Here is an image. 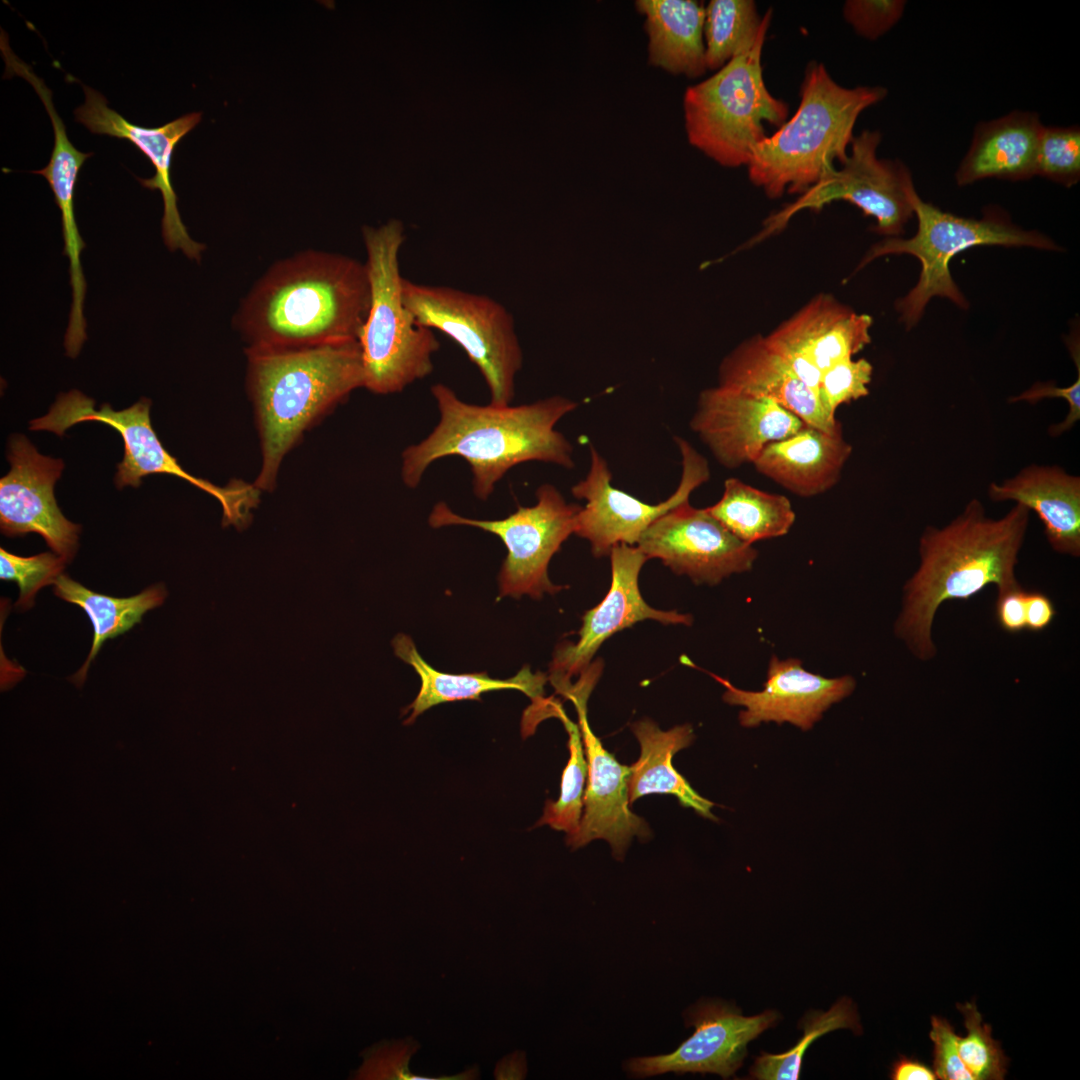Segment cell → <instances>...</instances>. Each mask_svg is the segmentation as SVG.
Masks as SVG:
<instances>
[{"mask_svg": "<svg viewBox=\"0 0 1080 1080\" xmlns=\"http://www.w3.org/2000/svg\"><path fill=\"white\" fill-rule=\"evenodd\" d=\"M7 459L11 468L0 479L1 532L9 537L37 533L54 553L72 560L81 527L65 518L54 496L63 461L40 454L21 434L9 440Z\"/></svg>", "mask_w": 1080, "mask_h": 1080, "instance_id": "cell-17", "label": "cell"}, {"mask_svg": "<svg viewBox=\"0 0 1080 1080\" xmlns=\"http://www.w3.org/2000/svg\"><path fill=\"white\" fill-rule=\"evenodd\" d=\"M851 453L841 423L832 431L804 424L794 435L766 445L753 465L790 492L812 497L836 485Z\"/></svg>", "mask_w": 1080, "mask_h": 1080, "instance_id": "cell-26", "label": "cell"}, {"mask_svg": "<svg viewBox=\"0 0 1080 1080\" xmlns=\"http://www.w3.org/2000/svg\"><path fill=\"white\" fill-rule=\"evenodd\" d=\"M85 102L75 109V120L90 132L126 139L135 145L155 168V175L138 178L149 190H159L163 198L162 237L170 251L181 250L189 259L201 260L206 246L193 240L184 225L174 191L170 167L177 143L200 121L202 114L192 112L160 127L146 128L127 121L111 109L106 98L93 88L83 85Z\"/></svg>", "mask_w": 1080, "mask_h": 1080, "instance_id": "cell-21", "label": "cell"}, {"mask_svg": "<svg viewBox=\"0 0 1080 1080\" xmlns=\"http://www.w3.org/2000/svg\"><path fill=\"white\" fill-rule=\"evenodd\" d=\"M804 423L776 402L716 386L699 394L690 427L718 463H752L769 443L794 435Z\"/></svg>", "mask_w": 1080, "mask_h": 1080, "instance_id": "cell-19", "label": "cell"}, {"mask_svg": "<svg viewBox=\"0 0 1080 1080\" xmlns=\"http://www.w3.org/2000/svg\"><path fill=\"white\" fill-rule=\"evenodd\" d=\"M871 363L860 358L844 359L823 373L820 382V396L825 409L832 418L842 404H848L869 394L868 385L872 380Z\"/></svg>", "mask_w": 1080, "mask_h": 1080, "instance_id": "cell-39", "label": "cell"}, {"mask_svg": "<svg viewBox=\"0 0 1080 1080\" xmlns=\"http://www.w3.org/2000/svg\"><path fill=\"white\" fill-rule=\"evenodd\" d=\"M609 555L610 590L597 606L584 614L579 640L560 645L550 665V681L560 694L572 685L573 676L588 669L596 651L614 633L646 619L665 625L692 624L689 614L657 610L645 602L638 587V576L648 559L637 546L619 544Z\"/></svg>", "mask_w": 1080, "mask_h": 1080, "instance_id": "cell-18", "label": "cell"}, {"mask_svg": "<svg viewBox=\"0 0 1080 1080\" xmlns=\"http://www.w3.org/2000/svg\"><path fill=\"white\" fill-rule=\"evenodd\" d=\"M778 1019L779 1014L773 1010L743 1016L727 1003L703 1000L685 1012L686 1025L695 1030L675 1051L629 1059L624 1069L635 1078L673 1072L713 1073L726 1079L741 1067L749 1042L774 1027Z\"/></svg>", "mask_w": 1080, "mask_h": 1080, "instance_id": "cell-15", "label": "cell"}, {"mask_svg": "<svg viewBox=\"0 0 1080 1080\" xmlns=\"http://www.w3.org/2000/svg\"><path fill=\"white\" fill-rule=\"evenodd\" d=\"M881 140L877 130H863L854 136L842 167L832 168L794 202L769 216L757 239L783 229L801 210L817 212L836 200L850 202L875 218V232L887 237L902 234L914 215L909 196L914 184L908 167L900 160L878 158Z\"/></svg>", "mask_w": 1080, "mask_h": 1080, "instance_id": "cell-12", "label": "cell"}, {"mask_svg": "<svg viewBox=\"0 0 1080 1080\" xmlns=\"http://www.w3.org/2000/svg\"><path fill=\"white\" fill-rule=\"evenodd\" d=\"M909 196L918 222L915 235L885 238L870 248L858 266L860 269L878 257L893 254L912 255L920 261L916 285L896 302L900 320L908 329L917 324L933 297L948 298L962 309L968 307L949 269L951 259L962 251L983 245L1059 249L1038 231L1016 226L1003 212L989 211L981 219L965 218L923 201L915 187Z\"/></svg>", "mask_w": 1080, "mask_h": 1080, "instance_id": "cell-8", "label": "cell"}, {"mask_svg": "<svg viewBox=\"0 0 1080 1080\" xmlns=\"http://www.w3.org/2000/svg\"><path fill=\"white\" fill-rule=\"evenodd\" d=\"M762 17L752 0H711L703 27L706 68L717 71L734 58L757 35Z\"/></svg>", "mask_w": 1080, "mask_h": 1080, "instance_id": "cell-34", "label": "cell"}, {"mask_svg": "<svg viewBox=\"0 0 1080 1080\" xmlns=\"http://www.w3.org/2000/svg\"><path fill=\"white\" fill-rule=\"evenodd\" d=\"M637 547L647 559L657 558L676 574L695 583L716 585L734 573L749 571L757 551L727 530L707 509L686 500L656 519Z\"/></svg>", "mask_w": 1080, "mask_h": 1080, "instance_id": "cell-16", "label": "cell"}, {"mask_svg": "<svg viewBox=\"0 0 1080 1080\" xmlns=\"http://www.w3.org/2000/svg\"><path fill=\"white\" fill-rule=\"evenodd\" d=\"M718 379V386L772 400L818 429L832 431L840 424L828 414L820 393L806 385L761 334L723 358Z\"/></svg>", "mask_w": 1080, "mask_h": 1080, "instance_id": "cell-24", "label": "cell"}, {"mask_svg": "<svg viewBox=\"0 0 1080 1080\" xmlns=\"http://www.w3.org/2000/svg\"><path fill=\"white\" fill-rule=\"evenodd\" d=\"M247 387L260 435L262 464L254 482L274 488L285 455L364 376L358 340L292 350H247Z\"/></svg>", "mask_w": 1080, "mask_h": 1080, "instance_id": "cell-4", "label": "cell"}, {"mask_svg": "<svg viewBox=\"0 0 1080 1080\" xmlns=\"http://www.w3.org/2000/svg\"><path fill=\"white\" fill-rule=\"evenodd\" d=\"M14 75L24 78L33 86L44 104L54 131V147L49 163L46 167L32 173L42 175L47 179L61 213L63 254L69 260L72 288V304L64 346L66 354L75 358L87 339L86 319L83 313L87 285L80 262V254L86 244L81 238L75 218L74 193L79 169L92 153L81 152L70 142L65 125L54 107L51 90L35 74L32 67L21 61L15 66Z\"/></svg>", "mask_w": 1080, "mask_h": 1080, "instance_id": "cell-23", "label": "cell"}, {"mask_svg": "<svg viewBox=\"0 0 1080 1080\" xmlns=\"http://www.w3.org/2000/svg\"><path fill=\"white\" fill-rule=\"evenodd\" d=\"M370 307L365 263L307 250L273 264L234 317L247 350H292L358 340Z\"/></svg>", "mask_w": 1080, "mask_h": 1080, "instance_id": "cell-2", "label": "cell"}, {"mask_svg": "<svg viewBox=\"0 0 1080 1080\" xmlns=\"http://www.w3.org/2000/svg\"><path fill=\"white\" fill-rule=\"evenodd\" d=\"M675 442L682 455L681 479L674 493L654 505L612 486V474L606 460L590 446L588 473L571 488V492L575 498L586 501L577 515L574 533L590 543L595 557L609 555L619 544H637L642 533L656 519L689 500L690 494L709 479L705 458L683 438L676 437Z\"/></svg>", "mask_w": 1080, "mask_h": 1080, "instance_id": "cell-13", "label": "cell"}, {"mask_svg": "<svg viewBox=\"0 0 1080 1080\" xmlns=\"http://www.w3.org/2000/svg\"><path fill=\"white\" fill-rule=\"evenodd\" d=\"M930 1039L934 1044V1073L942 1080H974L958 1053L960 1036L944 1018H931Z\"/></svg>", "mask_w": 1080, "mask_h": 1080, "instance_id": "cell-42", "label": "cell"}, {"mask_svg": "<svg viewBox=\"0 0 1080 1080\" xmlns=\"http://www.w3.org/2000/svg\"><path fill=\"white\" fill-rule=\"evenodd\" d=\"M890 1078L893 1080H935V1073L925 1064L903 1055L893 1062Z\"/></svg>", "mask_w": 1080, "mask_h": 1080, "instance_id": "cell-45", "label": "cell"}, {"mask_svg": "<svg viewBox=\"0 0 1080 1080\" xmlns=\"http://www.w3.org/2000/svg\"><path fill=\"white\" fill-rule=\"evenodd\" d=\"M887 93L882 86L843 87L822 63L811 61L796 113L753 148L746 166L750 181L771 199L803 194L835 161H846L858 117Z\"/></svg>", "mask_w": 1080, "mask_h": 1080, "instance_id": "cell-5", "label": "cell"}, {"mask_svg": "<svg viewBox=\"0 0 1080 1080\" xmlns=\"http://www.w3.org/2000/svg\"><path fill=\"white\" fill-rule=\"evenodd\" d=\"M1026 594L1022 587L998 593L995 615L999 626L1016 634L1026 629Z\"/></svg>", "mask_w": 1080, "mask_h": 1080, "instance_id": "cell-43", "label": "cell"}, {"mask_svg": "<svg viewBox=\"0 0 1080 1080\" xmlns=\"http://www.w3.org/2000/svg\"><path fill=\"white\" fill-rule=\"evenodd\" d=\"M1043 126L1037 113L1021 110L978 123L955 172L956 183L965 186L986 178L1021 181L1036 176Z\"/></svg>", "mask_w": 1080, "mask_h": 1080, "instance_id": "cell-27", "label": "cell"}, {"mask_svg": "<svg viewBox=\"0 0 1080 1080\" xmlns=\"http://www.w3.org/2000/svg\"><path fill=\"white\" fill-rule=\"evenodd\" d=\"M392 646L396 656L411 665L421 680L417 697L405 709L407 712L411 711L406 724L412 723L420 714L438 704L480 700L481 694L490 691L519 690L536 702L541 699L546 682L544 674H534L528 666H524L517 675L509 679H494L486 672L450 674L438 671L423 659L413 640L402 633L395 636Z\"/></svg>", "mask_w": 1080, "mask_h": 1080, "instance_id": "cell-30", "label": "cell"}, {"mask_svg": "<svg viewBox=\"0 0 1080 1080\" xmlns=\"http://www.w3.org/2000/svg\"><path fill=\"white\" fill-rule=\"evenodd\" d=\"M588 671L564 693L574 704L588 763V783L578 831L566 842L573 849L595 839L611 845L615 858L622 859L634 836L647 838V823L629 808L628 780L631 766L620 764L592 732L587 719V700L598 679Z\"/></svg>", "mask_w": 1080, "mask_h": 1080, "instance_id": "cell-14", "label": "cell"}, {"mask_svg": "<svg viewBox=\"0 0 1080 1080\" xmlns=\"http://www.w3.org/2000/svg\"><path fill=\"white\" fill-rule=\"evenodd\" d=\"M964 1017L966 1037L959 1038L960 1059L974 1080H1002L1007 1072L1008 1058L1001 1045L991 1034V1027L982 1023V1016L974 1002L957 1004Z\"/></svg>", "mask_w": 1080, "mask_h": 1080, "instance_id": "cell-36", "label": "cell"}, {"mask_svg": "<svg viewBox=\"0 0 1080 1080\" xmlns=\"http://www.w3.org/2000/svg\"><path fill=\"white\" fill-rule=\"evenodd\" d=\"M548 704L552 708L551 715L561 719L568 733L570 754L562 773L559 798L545 804L543 815L536 826L549 825L553 829L565 831L567 837H570L578 831L582 817L588 763L579 725L567 717L559 704Z\"/></svg>", "mask_w": 1080, "mask_h": 1080, "instance_id": "cell-35", "label": "cell"}, {"mask_svg": "<svg viewBox=\"0 0 1080 1080\" xmlns=\"http://www.w3.org/2000/svg\"><path fill=\"white\" fill-rule=\"evenodd\" d=\"M440 418L420 443L402 453L403 482L416 488L436 460L459 456L472 471L474 494L486 500L496 483L515 465L527 461L573 468V446L555 429L557 422L577 408L563 396H552L519 406L475 405L462 401L447 385L431 387Z\"/></svg>", "mask_w": 1080, "mask_h": 1080, "instance_id": "cell-3", "label": "cell"}, {"mask_svg": "<svg viewBox=\"0 0 1080 1080\" xmlns=\"http://www.w3.org/2000/svg\"><path fill=\"white\" fill-rule=\"evenodd\" d=\"M402 298L418 323L450 337L482 374L490 403L510 405L523 355L510 312L495 299L403 278Z\"/></svg>", "mask_w": 1080, "mask_h": 1080, "instance_id": "cell-10", "label": "cell"}, {"mask_svg": "<svg viewBox=\"0 0 1080 1080\" xmlns=\"http://www.w3.org/2000/svg\"><path fill=\"white\" fill-rule=\"evenodd\" d=\"M536 497L534 506H518L514 513L499 520L466 518L438 502L429 515V524L433 528L468 525L498 536L507 548L499 573V597L519 598L526 594L540 599L544 593L555 594L566 588L553 584L547 569L552 556L575 532L582 507L567 503L551 484L541 485Z\"/></svg>", "mask_w": 1080, "mask_h": 1080, "instance_id": "cell-11", "label": "cell"}, {"mask_svg": "<svg viewBox=\"0 0 1080 1080\" xmlns=\"http://www.w3.org/2000/svg\"><path fill=\"white\" fill-rule=\"evenodd\" d=\"M151 401L141 398L132 406L116 411L105 403L95 409L93 399L78 390L61 393L49 412L30 422L32 431H50L62 436L73 425L84 422H100L114 428L124 442V457L117 465L115 484L138 487L144 476L169 474L177 476L215 497L223 511V526L234 525L242 529L251 519V510L259 501L260 490L241 480L231 481L220 487L195 477L183 469L164 448L150 421Z\"/></svg>", "mask_w": 1080, "mask_h": 1080, "instance_id": "cell-9", "label": "cell"}, {"mask_svg": "<svg viewBox=\"0 0 1080 1080\" xmlns=\"http://www.w3.org/2000/svg\"><path fill=\"white\" fill-rule=\"evenodd\" d=\"M742 542H754L787 534L795 521L790 500L757 489L738 478H728L720 500L706 508Z\"/></svg>", "mask_w": 1080, "mask_h": 1080, "instance_id": "cell-32", "label": "cell"}, {"mask_svg": "<svg viewBox=\"0 0 1080 1080\" xmlns=\"http://www.w3.org/2000/svg\"><path fill=\"white\" fill-rule=\"evenodd\" d=\"M53 585L55 595L82 608L93 626V642L88 657L82 667L70 677L79 688L84 684L90 663L103 643L140 623L142 616L160 606L166 597L162 584L152 585L139 594L126 598L89 590L65 574H61Z\"/></svg>", "mask_w": 1080, "mask_h": 1080, "instance_id": "cell-31", "label": "cell"}, {"mask_svg": "<svg viewBox=\"0 0 1080 1080\" xmlns=\"http://www.w3.org/2000/svg\"><path fill=\"white\" fill-rule=\"evenodd\" d=\"M1056 615L1053 601L1040 591H1027L1026 594V629L1040 632L1046 629Z\"/></svg>", "mask_w": 1080, "mask_h": 1080, "instance_id": "cell-44", "label": "cell"}, {"mask_svg": "<svg viewBox=\"0 0 1080 1080\" xmlns=\"http://www.w3.org/2000/svg\"><path fill=\"white\" fill-rule=\"evenodd\" d=\"M370 283V307L359 333L364 385L376 394L402 391L433 371L440 344L405 306L399 252L405 241L401 221L362 229Z\"/></svg>", "mask_w": 1080, "mask_h": 1080, "instance_id": "cell-6", "label": "cell"}, {"mask_svg": "<svg viewBox=\"0 0 1080 1080\" xmlns=\"http://www.w3.org/2000/svg\"><path fill=\"white\" fill-rule=\"evenodd\" d=\"M645 17L648 61L674 75L702 76L707 68L703 27L705 7L694 0H638Z\"/></svg>", "mask_w": 1080, "mask_h": 1080, "instance_id": "cell-28", "label": "cell"}, {"mask_svg": "<svg viewBox=\"0 0 1080 1080\" xmlns=\"http://www.w3.org/2000/svg\"><path fill=\"white\" fill-rule=\"evenodd\" d=\"M772 9L757 35L714 75L687 87L683 96L689 143L721 166H747L753 148L768 135L765 123L780 127L789 106L767 89L761 64Z\"/></svg>", "mask_w": 1080, "mask_h": 1080, "instance_id": "cell-7", "label": "cell"}, {"mask_svg": "<svg viewBox=\"0 0 1080 1080\" xmlns=\"http://www.w3.org/2000/svg\"><path fill=\"white\" fill-rule=\"evenodd\" d=\"M1030 512L1015 503L1005 515L993 518L973 498L948 524L923 530L919 565L904 585L895 622L896 635L917 659L936 656L932 627L944 602L968 600L991 584L998 593L1021 587L1015 570Z\"/></svg>", "mask_w": 1080, "mask_h": 1080, "instance_id": "cell-1", "label": "cell"}, {"mask_svg": "<svg viewBox=\"0 0 1080 1080\" xmlns=\"http://www.w3.org/2000/svg\"><path fill=\"white\" fill-rule=\"evenodd\" d=\"M994 502L1013 501L1034 511L1051 548L1080 556V478L1058 465L1030 464L987 489Z\"/></svg>", "mask_w": 1080, "mask_h": 1080, "instance_id": "cell-25", "label": "cell"}, {"mask_svg": "<svg viewBox=\"0 0 1080 1080\" xmlns=\"http://www.w3.org/2000/svg\"><path fill=\"white\" fill-rule=\"evenodd\" d=\"M801 664L799 659L780 660L773 656L761 691H745L710 675L726 688L725 702L745 708L739 714L742 726L789 722L809 730L832 704L852 693L855 680L850 676L825 678L805 670Z\"/></svg>", "mask_w": 1080, "mask_h": 1080, "instance_id": "cell-22", "label": "cell"}, {"mask_svg": "<svg viewBox=\"0 0 1080 1080\" xmlns=\"http://www.w3.org/2000/svg\"><path fill=\"white\" fill-rule=\"evenodd\" d=\"M631 729L639 741L640 756L631 766L629 804L645 795L669 794L682 806L716 820L711 811L714 803L699 795L672 765L674 755L691 744L692 727L684 724L663 731L652 720L644 719L633 723Z\"/></svg>", "mask_w": 1080, "mask_h": 1080, "instance_id": "cell-29", "label": "cell"}, {"mask_svg": "<svg viewBox=\"0 0 1080 1080\" xmlns=\"http://www.w3.org/2000/svg\"><path fill=\"white\" fill-rule=\"evenodd\" d=\"M873 320L821 293L778 325L766 339L795 374L819 392L824 372L871 342ZM820 393V392H819Z\"/></svg>", "mask_w": 1080, "mask_h": 1080, "instance_id": "cell-20", "label": "cell"}, {"mask_svg": "<svg viewBox=\"0 0 1080 1080\" xmlns=\"http://www.w3.org/2000/svg\"><path fill=\"white\" fill-rule=\"evenodd\" d=\"M1069 351L1077 365V379L1067 387H1058L1052 382H1036L1029 389L1018 396L1011 397L1010 402L1025 401L1035 404L1047 398H1062L1069 406L1065 419L1049 427V434L1057 437L1068 432L1080 419V355L1079 342L1076 339L1069 340Z\"/></svg>", "mask_w": 1080, "mask_h": 1080, "instance_id": "cell-41", "label": "cell"}, {"mask_svg": "<svg viewBox=\"0 0 1080 1080\" xmlns=\"http://www.w3.org/2000/svg\"><path fill=\"white\" fill-rule=\"evenodd\" d=\"M67 561L56 553L44 552L33 556H18L0 549V578L13 581L19 587L16 607L29 609L37 592L54 584Z\"/></svg>", "mask_w": 1080, "mask_h": 1080, "instance_id": "cell-38", "label": "cell"}, {"mask_svg": "<svg viewBox=\"0 0 1080 1080\" xmlns=\"http://www.w3.org/2000/svg\"><path fill=\"white\" fill-rule=\"evenodd\" d=\"M905 7L903 0H848L842 14L859 36L876 40L898 23Z\"/></svg>", "mask_w": 1080, "mask_h": 1080, "instance_id": "cell-40", "label": "cell"}, {"mask_svg": "<svg viewBox=\"0 0 1080 1080\" xmlns=\"http://www.w3.org/2000/svg\"><path fill=\"white\" fill-rule=\"evenodd\" d=\"M1036 175L1066 187L1080 180V128L1043 126L1037 148Z\"/></svg>", "mask_w": 1080, "mask_h": 1080, "instance_id": "cell-37", "label": "cell"}, {"mask_svg": "<svg viewBox=\"0 0 1080 1080\" xmlns=\"http://www.w3.org/2000/svg\"><path fill=\"white\" fill-rule=\"evenodd\" d=\"M803 1036L790 1050L771 1054L762 1051L749 1070L750 1078L760 1080H797L801 1074L803 1057L810 1044L824 1034L837 1029H850L861 1033L856 1006L851 999L843 997L826 1011H811L801 1020Z\"/></svg>", "mask_w": 1080, "mask_h": 1080, "instance_id": "cell-33", "label": "cell"}]
</instances>
